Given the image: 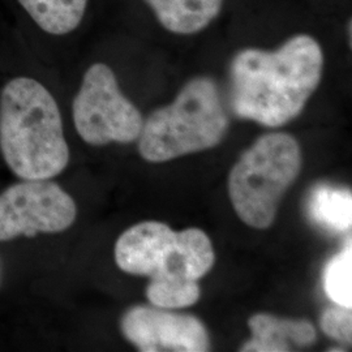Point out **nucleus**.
Here are the masks:
<instances>
[{"label":"nucleus","mask_w":352,"mask_h":352,"mask_svg":"<svg viewBox=\"0 0 352 352\" xmlns=\"http://www.w3.org/2000/svg\"><path fill=\"white\" fill-rule=\"evenodd\" d=\"M0 151L24 180L59 175L69 161L59 107L50 91L29 77L11 80L0 94Z\"/></svg>","instance_id":"obj_2"},{"label":"nucleus","mask_w":352,"mask_h":352,"mask_svg":"<svg viewBox=\"0 0 352 352\" xmlns=\"http://www.w3.org/2000/svg\"><path fill=\"white\" fill-rule=\"evenodd\" d=\"M298 141L287 133H267L243 153L228 177L231 204L247 226L266 230L302 170Z\"/></svg>","instance_id":"obj_5"},{"label":"nucleus","mask_w":352,"mask_h":352,"mask_svg":"<svg viewBox=\"0 0 352 352\" xmlns=\"http://www.w3.org/2000/svg\"><path fill=\"white\" fill-rule=\"evenodd\" d=\"M76 215L74 199L56 183H17L0 195V241L60 232L72 226Z\"/></svg>","instance_id":"obj_7"},{"label":"nucleus","mask_w":352,"mask_h":352,"mask_svg":"<svg viewBox=\"0 0 352 352\" xmlns=\"http://www.w3.org/2000/svg\"><path fill=\"white\" fill-rule=\"evenodd\" d=\"M307 212L316 225L333 232H346L352 225L351 192L320 184L309 193Z\"/></svg>","instance_id":"obj_11"},{"label":"nucleus","mask_w":352,"mask_h":352,"mask_svg":"<svg viewBox=\"0 0 352 352\" xmlns=\"http://www.w3.org/2000/svg\"><path fill=\"white\" fill-rule=\"evenodd\" d=\"M228 116L219 89L210 77H196L168 106L144 120L139 138L141 157L162 164L212 149L226 135Z\"/></svg>","instance_id":"obj_3"},{"label":"nucleus","mask_w":352,"mask_h":352,"mask_svg":"<svg viewBox=\"0 0 352 352\" xmlns=\"http://www.w3.org/2000/svg\"><path fill=\"white\" fill-rule=\"evenodd\" d=\"M321 329L333 340L340 343H351L352 314L351 308L336 304L329 307L321 316Z\"/></svg>","instance_id":"obj_14"},{"label":"nucleus","mask_w":352,"mask_h":352,"mask_svg":"<svg viewBox=\"0 0 352 352\" xmlns=\"http://www.w3.org/2000/svg\"><path fill=\"white\" fill-rule=\"evenodd\" d=\"M213 244L200 228L174 231L162 222H141L115 244V261L128 274L151 279L149 285L199 282L213 267Z\"/></svg>","instance_id":"obj_4"},{"label":"nucleus","mask_w":352,"mask_h":352,"mask_svg":"<svg viewBox=\"0 0 352 352\" xmlns=\"http://www.w3.org/2000/svg\"><path fill=\"white\" fill-rule=\"evenodd\" d=\"M158 21L171 33L195 34L221 12L223 0H145Z\"/></svg>","instance_id":"obj_10"},{"label":"nucleus","mask_w":352,"mask_h":352,"mask_svg":"<svg viewBox=\"0 0 352 352\" xmlns=\"http://www.w3.org/2000/svg\"><path fill=\"white\" fill-rule=\"evenodd\" d=\"M252 338L241 347L244 352H286L294 347H308L317 340L316 329L307 320L278 318L276 316H252L248 321Z\"/></svg>","instance_id":"obj_9"},{"label":"nucleus","mask_w":352,"mask_h":352,"mask_svg":"<svg viewBox=\"0 0 352 352\" xmlns=\"http://www.w3.org/2000/svg\"><path fill=\"white\" fill-rule=\"evenodd\" d=\"M322 69V49L307 34L289 38L276 51H239L230 69L232 111L261 126H285L302 113Z\"/></svg>","instance_id":"obj_1"},{"label":"nucleus","mask_w":352,"mask_h":352,"mask_svg":"<svg viewBox=\"0 0 352 352\" xmlns=\"http://www.w3.org/2000/svg\"><path fill=\"white\" fill-rule=\"evenodd\" d=\"M324 289L327 298L338 305L352 307V244H349L340 253L336 254L325 266Z\"/></svg>","instance_id":"obj_13"},{"label":"nucleus","mask_w":352,"mask_h":352,"mask_svg":"<svg viewBox=\"0 0 352 352\" xmlns=\"http://www.w3.org/2000/svg\"><path fill=\"white\" fill-rule=\"evenodd\" d=\"M72 109L80 138L94 146L133 142L144 126L138 107L122 93L113 69L103 63L93 64L85 72Z\"/></svg>","instance_id":"obj_6"},{"label":"nucleus","mask_w":352,"mask_h":352,"mask_svg":"<svg viewBox=\"0 0 352 352\" xmlns=\"http://www.w3.org/2000/svg\"><path fill=\"white\" fill-rule=\"evenodd\" d=\"M43 32L64 36L80 25L88 0H17Z\"/></svg>","instance_id":"obj_12"},{"label":"nucleus","mask_w":352,"mask_h":352,"mask_svg":"<svg viewBox=\"0 0 352 352\" xmlns=\"http://www.w3.org/2000/svg\"><path fill=\"white\" fill-rule=\"evenodd\" d=\"M126 340L142 352H205L210 338L201 321L192 315L175 314L164 308L138 305L122 318Z\"/></svg>","instance_id":"obj_8"}]
</instances>
